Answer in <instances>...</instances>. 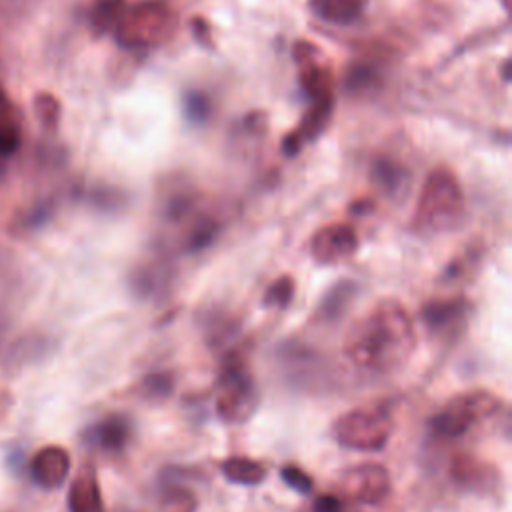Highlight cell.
Wrapping results in <instances>:
<instances>
[{
  "label": "cell",
  "instance_id": "7a4b0ae2",
  "mask_svg": "<svg viewBox=\"0 0 512 512\" xmlns=\"http://www.w3.org/2000/svg\"><path fill=\"white\" fill-rule=\"evenodd\" d=\"M464 216V192L458 176L448 166L428 172L414 210V228L426 234L448 232Z\"/></svg>",
  "mask_w": 512,
  "mask_h": 512
},
{
  "label": "cell",
  "instance_id": "ffe728a7",
  "mask_svg": "<svg viewBox=\"0 0 512 512\" xmlns=\"http://www.w3.org/2000/svg\"><path fill=\"white\" fill-rule=\"evenodd\" d=\"M220 472L232 484L256 486L262 484L268 476V466L256 458L248 456H230L220 462Z\"/></svg>",
  "mask_w": 512,
  "mask_h": 512
},
{
  "label": "cell",
  "instance_id": "2e32d148",
  "mask_svg": "<svg viewBox=\"0 0 512 512\" xmlns=\"http://www.w3.org/2000/svg\"><path fill=\"white\" fill-rule=\"evenodd\" d=\"M132 424L122 414H110L86 430V440L102 452H122L130 440Z\"/></svg>",
  "mask_w": 512,
  "mask_h": 512
},
{
  "label": "cell",
  "instance_id": "8fae6325",
  "mask_svg": "<svg viewBox=\"0 0 512 512\" xmlns=\"http://www.w3.org/2000/svg\"><path fill=\"white\" fill-rule=\"evenodd\" d=\"M450 478L464 490L476 494H498L502 488L500 470L472 454H456L450 462Z\"/></svg>",
  "mask_w": 512,
  "mask_h": 512
},
{
  "label": "cell",
  "instance_id": "f1b7e54d",
  "mask_svg": "<svg viewBox=\"0 0 512 512\" xmlns=\"http://www.w3.org/2000/svg\"><path fill=\"white\" fill-rule=\"evenodd\" d=\"M184 112L190 122H204L210 114V102L202 92H188L184 98Z\"/></svg>",
  "mask_w": 512,
  "mask_h": 512
},
{
  "label": "cell",
  "instance_id": "4316f807",
  "mask_svg": "<svg viewBox=\"0 0 512 512\" xmlns=\"http://www.w3.org/2000/svg\"><path fill=\"white\" fill-rule=\"evenodd\" d=\"M376 70L368 64H354L346 72V88L350 92H364L376 84Z\"/></svg>",
  "mask_w": 512,
  "mask_h": 512
},
{
  "label": "cell",
  "instance_id": "5b68a950",
  "mask_svg": "<svg viewBox=\"0 0 512 512\" xmlns=\"http://www.w3.org/2000/svg\"><path fill=\"white\" fill-rule=\"evenodd\" d=\"M502 408V398L490 390L474 388L450 398L428 420V432L438 440H456L468 434L484 420L496 416Z\"/></svg>",
  "mask_w": 512,
  "mask_h": 512
},
{
  "label": "cell",
  "instance_id": "ba28073f",
  "mask_svg": "<svg viewBox=\"0 0 512 512\" xmlns=\"http://www.w3.org/2000/svg\"><path fill=\"white\" fill-rule=\"evenodd\" d=\"M292 56L298 64V82L304 96L310 102L334 98L336 82L332 68L322 56V50L308 40H298L292 48Z\"/></svg>",
  "mask_w": 512,
  "mask_h": 512
},
{
  "label": "cell",
  "instance_id": "7c38bea8",
  "mask_svg": "<svg viewBox=\"0 0 512 512\" xmlns=\"http://www.w3.org/2000/svg\"><path fill=\"white\" fill-rule=\"evenodd\" d=\"M334 104H336V98L310 102V106L302 114L298 126L284 136L282 152L286 156H296L308 142L316 140L322 134V130L328 126V122L334 114Z\"/></svg>",
  "mask_w": 512,
  "mask_h": 512
},
{
  "label": "cell",
  "instance_id": "5bb4252c",
  "mask_svg": "<svg viewBox=\"0 0 512 512\" xmlns=\"http://www.w3.org/2000/svg\"><path fill=\"white\" fill-rule=\"evenodd\" d=\"M468 302L462 296H454V298H436V300H428L422 310H420V318L424 322V326L428 328L430 334H450L452 330H456L458 326H462V322L468 316Z\"/></svg>",
  "mask_w": 512,
  "mask_h": 512
},
{
  "label": "cell",
  "instance_id": "cb8c5ba5",
  "mask_svg": "<svg viewBox=\"0 0 512 512\" xmlns=\"http://www.w3.org/2000/svg\"><path fill=\"white\" fill-rule=\"evenodd\" d=\"M174 390V376L172 372H150L146 376L140 378V382L136 384V392L140 398L144 400H164L172 394Z\"/></svg>",
  "mask_w": 512,
  "mask_h": 512
},
{
  "label": "cell",
  "instance_id": "3957f363",
  "mask_svg": "<svg viewBox=\"0 0 512 512\" xmlns=\"http://www.w3.org/2000/svg\"><path fill=\"white\" fill-rule=\"evenodd\" d=\"M258 386L242 350H230L222 358L216 380V414L226 424L246 422L258 408Z\"/></svg>",
  "mask_w": 512,
  "mask_h": 512
},
{
  "label": "cell",
  "instance_id": "6da1fadb",
  "mask_svg": "<svg viewBox=\"0 0 512 512\" xmlns=\"http://www.w3.org/2000/svg\"><path fill=\"white\" fill-rule=\"evenodd\" d=\"M416 348L414 320L394 298L376 302L344 336V356L360 370L392 372L402 368Z\"/></svg>",
  "mask_w": 512,
  "mask_h": 512
},
{
  "label": "cell",
  "instance_id": "8992f818",
  "mask_svg": "<svg viewBox=\"0 0 512 512\" xmlns=\"http://www.w3.org/2000/svg\"><path fill=\"white\" fill-rule=\"evenodd\" d=\"M394 430V420L384 404H366L338 416L330 428L334 442L348 450L378 452Z\"/></svg>",
  "mask_w": 512,
  "mask_h": 512
},
{
  "label": "cell",
  "instance_id": "4fadbf2b",
  "mask_svg": "<svg viewBox=\"0 0 512 512\" xmlns=\"http://www.w3.org/2000/svg\"><path fill=\"white\" fill-rule=\"evenodd\" d=\"M68 474H70V454L62 446H56V444L44 446L30 460L32 480L46 490L60 488L68 478Z\"/></svg>",
  "mask_w": 512,
  "mask_h": 512
},
{
  "label": "cell",
  "instance_id": "83f0119b",
  "mask_svg": "<svg viewBox=\"0 0 512 512\" xmlns=\"http://www.w3.org/2000/svg\"><path fill=\"white\" fill-rule=\"evenodd\" d=\"M280 478H282V482H284L288 488H292V490L298 492V494H308V492H312V488H314L312 476H310L308 472H304L302 468L294 466V464L282 466V468H280Z\"/></svg>",
  "mask_w": 512,
  "mask_h": 512
},
{
  "label": "cell",
  "instance_id": "e0dca14e",
  "mask_svg": "<svg viewBox=\"0 0 512 512\" xmlns=\"http://www.w3.org/2000/svg\"><path fill=\"white\" fill-rule=\"evenodd\" d=\"M370 178L374 182V186L388 198H404L410 192L412 186V174L410 170L388 156H380L378 160H374L372 168H370Z\"/></svg>",
  "mask_w": 512,
  "mask_h": 512
},
{
  "label": "cell",
  "instance_id": "ac0fdd59",
  "mask_svg": "<svg viewBox=\"0 0 512 512\" xmlns=\"http://www.w3.org/2000/svg\"><path fill=\"white\" fill-rule=\"evenodd\" d=\"M366 0H308L310 12L326 22L346 26L356 22L364 12Z\"/></svg>",
  "mask_w": 512,
  "mask_h": 512
},
{
  "label": "cell",
  "instance_id": "9c48e42d",
  "mask_svg": "<svg viewBox=\"0 0 512 512\" xmlns=\"http://www.w3.org/2000/svg\"><path fill=\"white\" fill-rule=\"evenodd\" d=\"M358 234L346 222H332L314 232L310 238V256L316 264L330 266L352 258L358 250Z\"/></svg>",
  "mask_w": 512,
  "mask_h": 512
},
{
  "label": "cell",
  "instance_id": "d4e9b609",
  "mask_svg": "<svg viewBox=\"0 0 512 512\" xmlns=\"http://www.w3.org/2000/svg\"><path fill=\"white\" fill-rule=\"evenodd\" d=\"M34 112L46 130L58 128L60 116H62V106H60V100L52 92L42 90V92L34 94Z\"/></svg>",
  "mask_w": 512,
  "mask_h": 512
},
{
  "label": "cell",
  "instance_id": "52a82bcc",
  "mask_svg": "<svg viewBox=\"0 0 512 512\" xmlns=\"http://www.w3.org/2000/svg\"><path fill=\"white\" fill-rule=\"evenodd\" d=\"M338 496L358 504H380L392 490L390 472L378 462H362L340 472Z\"/></svg>",
  "mask_w": 512,
  "mask_h": 512
},
{
  "label": "cell",
  "instance_id": "d6986e66",
  "mask_svg": "<svg viewBox=\"0 0 512 512\" xmlns=\"http://www.w3.org/2000/svg\"><path fill=\"white\" fill-rule=\"evenodd\" d=\"M354 294H356V284H354V282L342 280V282L334 284V286L322 296V300L318 302L312 320H314V322H320V324H328V322L338 320V318L346 312V308H348V304L352 302Z\"/></svg>",
  "mask_w": 512,
  "mask_h": 512
},
{
  "label": "cell",
  "instance_id": "30bf717a",
  "mask_svg": "<svg viewBox=\"0 0 512 512\" xmlns=\"http://www.w3.org/2000/svg\"><path fill=\"white\" fill-rule=\"evenodd\" d=\"M278 360L282 370L286 372V380L290 384H298L302 388L316 386L318 382H326V366L320 354L306 344L286 342L278 350Z\"/></svg>",
  "mask_w": 512,
  "mask_h": 512
},
{
  "label": "cell",
  "instance_id": "7402d4cb",
  "mask_svg": "<svg viewBox=\"0 0 512 512\" xmlns=\"http://www.w3.org/2000/svg\"><path fill=\"white\" fill-rule=\"evenodd\" d=\"M126 8V0H94L90 8V26L96 34L112 32Z\"/></svg>",
  "mask_w": 512,
  "mask_h": 512
},
{
  "label": "cell",
  "instance_id": "d6a6232c",
  "mask_svg": "<svg viewBox=\"0 0 512 512\" xmlns=\"http://www.w3.org/2000/svg\"><path fill=\"white\" fill-rule=\"evenodd\" d=\"M502 2V6H504V10L508 12L510 10V0H500Z\"/></svg>",
  "mask_w": 512,
  "mask_h": 512
},
{
  "label": "cell",
  "instance_id": "1f68e13d",
  "mask_svg": "<svg viewBox=\"0 0 512 512\" xmlns=\"http://www.w3.org/2000/svg\"><path fill=\"white\" fill-rule=\"evenodd\" d=\"M504 80H510V60L504 62Z\"/></svg>",
  "mask_w": 512,
  "mask_h": 512
},
{
  "label": "cell",
  "instance_id": "44dd1931",
  "mask_svg": "<svg viewBox=\"0 0 512 512\" xmlns=\"http://www.w3.org/2000/svg\"><path fill=\"white\" fill-rule=\"evenodd\" d=\"M22 144V124L16 106L0 84V156H12Z\"/></svg>",
  "mask_w": 512,
  "mask_h": 512
},
{
  "label": "cell",
  "instance_id": "484cf974",
  "mask_svg": "<svg viewBox=\"0 0 512 512\" xmlns=\"http://www.w3.org/2000/svg\"><path fill=\"white\" fill-rule=\"evenodd\" d=\"M294 292H296V282H294V278H292L290 274H282V276H278V278L266 288L262 302H264L266 306H272V308H280V310H282V308H286V306L292 302Z\"/></svg>",
  "mask_w": 512,
  "mask_h": 512
},
{
  "label": "cell",
  "instance_id": "9a60e30c",
  "mask_svg": "<svg viewBox=\"0 0 512 512\" xmlns=\"http://www.w3.org/2000/svg\"><path fill=\"white\" fill-rule=\"evenodd\" d=\"M70 512H106L100 482L92 464H84L68 488Z\"/></svg>",
  "mask_w": 512,
  "mask_h": 512
},
{
  "label": "cell",
  "instance_id": "4dcf8cb0",
  "mask_svg": "<svg viewBox=\"0 0 512 512\" xmlns=\"http://www.w3.org/2000/svg\"><path fill=\"white\" fill-rule=\"evenodd\" d=\"M190 30L194 34V38L204 44V46H210L212 44V34H210V24L202 18V16H194L190 20Z\"/></svg>",
  "mask_w": 512,
  "mask_h": 512
},
{
  "label": "cell",
  "instance_id": "603a6c76",
  "mask_svg": "<svg viewBox=\"0 0 512 512\" xmlns=\"http://www.w3.org/2000/svg\"><path fill=\"white\" fill-rule=\"evenodd\" d=\"M158 504L162 512H196L198 500L190 488L182 484H166L160 490Z\"/></svg>",
  "mask_w": 512,
  "mask_h": 512
},
{
  "label": "cell",
  "instance_id": "277c9868",
  "mask_svg": "<svg viewBox=\"0 0 512 512\" xmlns=\"http://www.w3.org/2000/svg\"><path fill=\"white\" fill-rule=\"evenodd\" d=\"M176 22V12L168 0H138L126 4L112 34L122 48L142 50L168 40Z\"/></svg>",
  "mask_w": 512,
  "mask_h": 512
},
{
  "label": "cell",
  "instance_id": "f546056e",
  "mask_svg": "<svg viewBox=\"0 0 512 512\" xmlns=\"http://www.w3.org/2000/svg\"><path fill=\"white\" fill-rule=\"evenodd\" d=\"M312 512H342V498L338 494H322L314 500Z\"/></svg>",
  "mask_w": 512,
  "mask_h": 512
}]
</instances>
